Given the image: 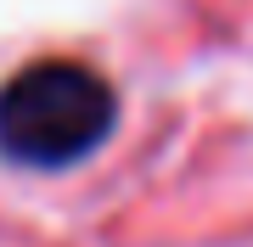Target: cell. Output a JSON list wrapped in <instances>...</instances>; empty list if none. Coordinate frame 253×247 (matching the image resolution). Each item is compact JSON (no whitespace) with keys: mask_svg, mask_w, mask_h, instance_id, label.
I'll return each mask as SVG.
<instances>
[{"mask_svg":"<svg viewBox=\"0 0 253 247\" xmlns=\"http://www.w3.org/2000/svg\"><path fill=\"white\" fill-rule=\"evenodd\" d=\"M118 124V90L90 62L40 56L0 84V157L34 174L84 163Z\"/></svg>","mask_w":253,"mask_h":247,"instance_id":"6da1fadb","label":"cell"}]
</instances>
